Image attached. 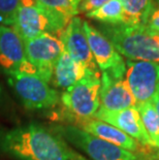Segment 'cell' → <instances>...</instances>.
<instances>
[{"label": "cell", "instance_id": "cell-1", "mask_svg": "<svg viewBox=\"0 0 159 160\" xmlns=\"http://www.w3.org/2000/svg\"><path fill=\"white\" fill-rule=\"evenodd\" d=\"M0 151L18 160H69L63 139L36 123L0 130Z\"/></svg>", "mask_w": 159, "mask_h": 160}, {"label": "cell", "instance_id": "cell-2", "mask_svg": "<svg viewBox=\"0 0 159 160\" xmlns=\"http://www.w3.org/2000/svg\"><path fill=\"white\" fill-rule=\"evenodd\" d=\"M98 30L127 60L159 63V33L148 25L100 24Z\"/></svg>", "mask_w": 159, "mask_h": 160}, {"label": "cell", "instance_id": "cell-3", "mask_svg": "<svg viewBox=\"0 0 159 160\" xmlns=\"http://www.w3.org/2000/svg\"><path fill=\"white\" fill-rule=\"evenodd\" d=\"M54 133L81 150L91 160H159V153H134L103 141L73 125H55Z\"/></svg>", "mask_w": 159, "mask_h": 160}, {"label": "cell", "instance_id": "cell-4", "mask_svg": "<svg viewBox=\"0 0 159 160\" xmlns=\"http://www.w3.org/2000/svg\"><path fill=\"white\" fill-rule=\"evenodd\" d=\"M100 71H88L86 76L60 96V102L70 117L93 118L100 108Z\"/></svg>", "mask_w": 159, "mask_h": 160}, {"label": "cell", "instance_id": "cell-5", "mask_svg": "<svg viewBox=\"0 0 159 160\" xmlns=\"http://www.w3.org/2000/svg\"><path fill=\"white\" fill-rule=\"evenodd\" d=\"M66 25L67 24L42 8L35 0H20V6L12 28L26 42L45 33L58 35L59 37Z\"/></svg>", "mask_w": 159, "mask_h": 160}, {"label": "cell", "instance_id": "cell-6", "mask_svg": "<svg viewBox=\"0 0 159 160\" xmlns=\"http://www.w3.org/2000/svg\"><path fill=\"white\" fill-rule=\"evenodd\" d=\"M6 76L9 86L29 110H45L59 103L58 91L36 74L12 72Z\"/></svg>", "mask_w": 159, "mask_h": 160}, {"label": "cell", "instance_id": "cell-7", "mask_svg": "<svg viewBox=\"0 0 159 160\" xmlns=\"http://www.w3.org/2000/svg\"><path fill=\"white\" fill-rule=\"evenodd\" d=\"M125 81L137 105L151 102L159 89V63L127 60Z\"/></svg>", "mask_w": 159, "mask_h": 160}, {"label": "cell", "instance_id": "cell-8", "mask_svg": "<svg viewBox=\"0 0 159 160\" xmlns=\"http://www.w3.org/2000/svg\"><path fill=\"white\" fill-rule=\"evenodd\" d=\"M27 59L37 70V76L50 83L57 61L64 48L58 36L45 33L24 42Z\"/></svg>", "mask_w": 159, "mask_h": 160}, {"label": "cell", "instance_id": "cell-9", "mask_svg": "<svg viewBox=\"0 0 159 160\" xmlns=\"http://www.w3.org/2000/svg\"><path fill=\"white\" fill-rule=\"evenodd\" d=\"M0 67L6 73L36 74L35 67L27 59L25 45L16 30L0 25Z\"/></svg>", "mask_w": 159, "mask_h": 160}, {"label": "cell", "instance_id": "cell-10", "mask_svg": "<svg viewBox=\"0 0 159 160\" xmlns=\"http://www.w3.org/2000/svg\"><path fill=\"white\" fill-rule=\"evenodd\" d=\"M88 43L95 63L101 72L107 71L119 77H125L126 63L112 42L89 22H83Z\"/></svg>", "mask_w": 159, "mask_h": 160}, {"label": "cell", "instance_id": "cell-11", "mask_svg": "<svg viewBox=\"0 0 159 160\" xmlns=\"http://www.w3.org/2000/svg\"><path fill=\"white\" fill-rule=\"evenodd\" d=\"M70 121L72 122L73 126L81 128L82 130L88 132V133L94 135L96 138H99L103 141H107L116 146L128 150L130 152L134 153H145V154H153L154 149L152 147H147L140 144L129 135L124 133L123 131L119 130L118 128L114 127L110 124L106 123L103 121H100L95 118H87L80 119L70 117Z\"/></svg>", "mask_w": 159, "mask_h": 160}, {"label": "cell", "instance_id": "cell-12", "mask_svg": "<svg viewBox=\"0 0 159 160\" xmlns=\"http://www.w3.org/2000/svg\"><path fill=\"white\" fill-rule=\"evenodd\" d=\"M83 22L79 17H73L60 33L59 38L64 51L76 62L83 65L87 71H99L91 53Z\"/></svg>", "mask_w": 159, "mask_h": 160}, {"label": "cell", "instance_id": "cell-13", "mask_svg": "<svg viewBox=\"0 0 159 160\" xmlns=\"http://www.w3.org/2000/svg\"><path fill=\"white\" fill-rule=\"evenodd\" d=\"M100 108L107 111H122L137 108V101L124 77L103 71L100 77Z\"/></svg>", "mask_w": 159, "mask_h": 160}, {"label": "cell", "instance_id": "cell-14", "mask_svg": "<svg viewBox=\"0 0 159 160\" xmlns=\"http://www.w3.org/2000/svg\"><path fill=\"white\" fill-rule=\"evenodd\" d=\"M93 118L118 128L142 145L152 147L151 139L144 127L137 108H125L122 111H107L99 108Z\"/></svg>", "mask_w": 159, "mask_h": 160}, {"label": "cell", "instance_id": "cell-15", "mask_svg": "<svg viewBox=\"0 0 159 160\" xmlns=\"http://www.w3.org/2000/svg\"><path fill=\"white\" fill-rule=\"evenodd\" d=\"M87 72L85 67L76 62L65 51H63L54 67L51 82L54 87L66 90L82 80Z\"/></svg>", "mask_w": 159, "mask_h": 160}, {"label": "cell", "instance_id": "cell-16", "mask_svg": "<svg viewBox=\"0 0 159 160\" xmlns=\"http://www.w3.org/2000/svg\"><path fill=\"white\" fill-rule=\"evenodd\" d=\"M124 12V24L147 25L155 8L154 0H120Z\"/></svg>", "mask_w": 159, "mask_h": 160}, {"label": "cell", "instance_id": "cell-17", "mask_svg": "<svg viewBox=\"0 0 159 160\" xmlns=\"http://www.w3.org/2000/svg\"><path fill=\"white\" fill-rule=\"evenodd\" d=\"M38 4L65 24L79 13L82 0H35Z\"/></svg>", "mask_w": 159, "mask_h": 160}, {"label": "cell", "instance_id": "cell-18", "mask_svg": "<svg viewBox=\"0 0 159 160\" xmlns=\"http://www.w3.org/2000/svg\"><path fill=\"white\" fill-rule=\"evenodd\" d=\"M86 17L101 24H124V12L120 0H110L99 8L86 13Z\"/></svg>", "mask_w": 159, "mask_h": 160}, {"label": "cell", "instance_id": "cell-19", "mask_svg": "<svg viewBox=\"0 0 159 160\" xmlns=\"http://www.w3.org/2000/svg\"><path fill=\"white\" fill-rule=\"evenodd\" d=\"M143 125L151 139L152 147L159 149V116L153 103L146 102L137 105Z\"/></svg>", "mask_w": 159, "mask_h": 160}, {"label": "cell", "instance_id": "cell-20", "mask_svg": "<svg viewBox=\"0 0 159 160\" xmlns=\"http://www.w3.org/2000/svg\"><path fill=\"white\" fill-rule=\"evenodd\" d=\"M20 0H0V25L13 27Z\"/></svg>", "mask_w": 159, "mask_h": 160}, {"label": "cell", "instance_id": "cell-21", "mask_svg": "<svg viewBox=\"0 0 159 160\" xmlns=\"http://www.w3.org/2000/svg\"><path fill=\"white\" fill-rule=\"evenodd\" d=\"M107 1H110V0H82L79 5V13L91 12L99 8L103 4H106Z\"/></svg>", "mask_w": 159, "mask_h": 160}, {"label": "cell", "instance_id": "cell-22", "mask_svg": "<svg viewBox=\"0 0 159 160\" xmlns=\"http://www.w3.org/2000/svg\"><path fill=\"white\" fill-rule=\"evenodd\" d=\"M147 25L155 32L159 33V8H155L152 12L150 18L148 20Z\"/></svg>", "mask_w": 159, "mask_h": 160}, {"label": "cell", "instance_id": "cell-23", "mask_svg": "<svg viewBox=\"0 0 159 160\" xmlns=\"http://www.w3.org/2000/svg\"><path fill=\"white\" fill-rule=\"evenodd\" d=\"M64 148H65L66 155H67V157H68L69 160H90L87 157H85V156H83L82 154H80L79 152H77L76 150H73L65 142H64Z\"/></svg>", "mask_w": 159, "mask_h": 160}, {"label": "cell", "instance_id": "cell-24", "mask_svg": "<svg viewBox=\"0 0 159 160\" xmlns=\"http://www.w3.org/2000/svg\"><path fill=\"white\" fill-rule=\"evenodd\" d=\"M152 103H153L154 108H155V110H156L157 114H158V116H159V89H158V91H157L156 95L154 96L153 100H152Z\"/></svg>", "mask_w": 159, "mask_h": 160}, {"label": "cell", "instance_id": "cell-25", "mask_svg": "<svg viewBox=\"0 0 159 160\" xmlns=\"http://www.w3.org/2000/svg\"><path fill=\"white\" fill-rule=\"evenodd\" d=\"M2 95H3V89H2L1 85H0V100H1V98H2Z\"/></svg>", "mask_w": 159, "mask_h": 160}, {"label": "cell", "instance_id": "cell-26", "mask_svg": "<svg viewBox=\"0 0 159 160\" xmlns=\"http://www.w3.org/2000/svg\"><path fill=\"white\" fill-rule=\"evenodd\" d=\"M154 2H155V3H157V4L159 5V0H154Z\"/></svg>", "mask_w": 159, "mask_h": 160}]
</instances>
